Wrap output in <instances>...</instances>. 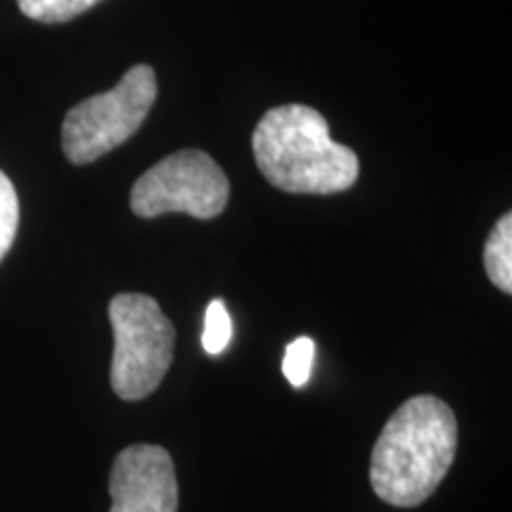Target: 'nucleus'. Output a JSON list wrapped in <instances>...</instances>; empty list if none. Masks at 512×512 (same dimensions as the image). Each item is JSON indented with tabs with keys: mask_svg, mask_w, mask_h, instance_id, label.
<instances>
[{
	"mask_svg": "<svg viewBox=\"0 0 512 512\" xmlns=\"http://www.w3.org/2000/svg\"><path fill=\"white\" fill-rule=\"evenodd\" d=\"M458 451V420L439 396L403 401L382 427L370 456L377 498L396 508L425 503L451 470Z\"/></svg>",
	"mask_w": 512,
	"mask_h": 512,
	"instance_id": "obj_1",
	"label": "nucleus"
},
{
	"mask_svg": "<svg viewBox=\"0 0 512 512\" xmlns=\"http://www.w3.org/2000/svg\"><path fill=\"white\" fill-rule=\"evenodd\" d=\"M254 159L273 188L294 195H335L358 178V157L330 138L320 112L306 105L268 110L254 128Z\"/></svg>",
	"mask_w": 512,
	"mask_h": 512,
	"instance_id": "obj_2",
	"label": "nucleus"
},
{
	"mask_svg": "<svg viewBox=\"0 0 512 512\" xmlns=\"http://www.w3.org/2000/svg\"><path fill=\"white\" fill-rule=\"evenodd\" d=\"M114 356L110 382L124 401H140L162 384L174 363L176 328L147 294H117L110 302Z\"/></svg>",
	"mask_w": 512,
	"mask_h": 512,
	"instance_id": "obj_3",
	"label": "nucleus"
},
{
	"mask_svg": "<svg viewBox=\"0 0 512 512\" xmlns=\"http://www.w3.org/2000/svg\"><path fill=\"white\" fill-rule=\"evenodd\" d=\"M157 100V76L150 64H136L112 91L79 102L64 117L62 150L76 166L91 164L124 145L143 126Z\"/></svg>",
	"mask_w": 512,
	"mask_h": 512,
	"instance_id": "obj_4",
	"label": "nucleus"
},
{
	"mask_svg": "<svg viewBox=\"0 0 512 512\" xmlns=\"http://www.w3.org/2000/svg\"><path fill=\"white\" fill-rule=\"evenodd\" d=\"M230 197V181L202 150H181L147 169L131 190V209L140 219L190 214L216 219Z\"/></svg>",
	"mask_w": 512,
	"mask_h": 512,
	"instance_id": "obj_5",
	"label": "nucleus"
},
{
	"mask_svg": "<svg viewBox=\"0 0 512 512\" xmlns=\"http://www.w3.org/2000/svg\"><path fill=\"white\" fill-rule=\"evenodd\" d=\"M110 512H178L174 458L155 444L128 446L114 458Z\"/></svg>",
	"mask_w": 512,
	"mask_h": 512,
	"instance_id": "obj_6",
	"label": "nucleus"
},
{
	"mask_svg": "<svg viewBox=\"0 0 512 512\" xmlns=\"http://www.w3.org/2000/svg\"><path fill=\"white\" fill-rule=\"evenodd\" d=\"M484 268L498 290L512 292V214H503L491 230L484 245Z\"/></svg>",
	"mask_w": 512,
	"mask_h": 512,
	"instance_id": "obj_7",
	"label": "nucleus"
},
{
	"mask_svg": "<svg viewBox=\"0 0 512 512\" xmlns=\"http://www.w3.org/2000/svg\"><path fill=\"white\" fill-rule=\"evenodd\" d=\"M100 0H17L24 17L43 24H62L91 10Z\"/></svg>",
	"mask_w": 512,
	"mask_h": 512,
	"instance_id": "obj_8",
	"label": "nucleus"
},
{
	"mask_svg": "<svg viewBox=\"0 0 512 512\" xmlns=\"http://www.w3.org/2000/svg\"><path fill=\"white\" fill-rule=\"evenodd\" d=\"M233 339V320L226 304L221 299H214L204 313V330H202V347L209 356H219L228 349Z\"/></svg>",
	"mask_w": 512,
	"mask_h": 512,
	"instance_id": "obj_9",
	"label": "nucleus"
},
{
	"mask_svg": "<svg viewBox=\"0 0 512 512\" xmlns=\"http://www.w3.org/2000/svg\"><path fill=\"white\" fill-rule=\"evenodd\" d=\"M313 358H316V342L311 337H297L287 344L283 358V373L292 387H304L311 377Z\"/></svg>",
	"mask_w": 512,
	"mask_h": 512,
	"instance_id": "obj_10",
	"label": "nucleus"
},
{
	"mask_svg": "<svg viewBox=\"0 0 512 512\" xmlns=\"http://www.w3.org/2000/svg\"><path fill=\"white\" fill-rule=\"evenodd\" d=\"M19 226L17 190L8 176L0 171V261L10 252Z\"/></svg>",
	"mask_w": 512,
	"mask_h": 512,
	"instance_id": "obj_11",
	"label": "nucleus"
}]
</instances>
